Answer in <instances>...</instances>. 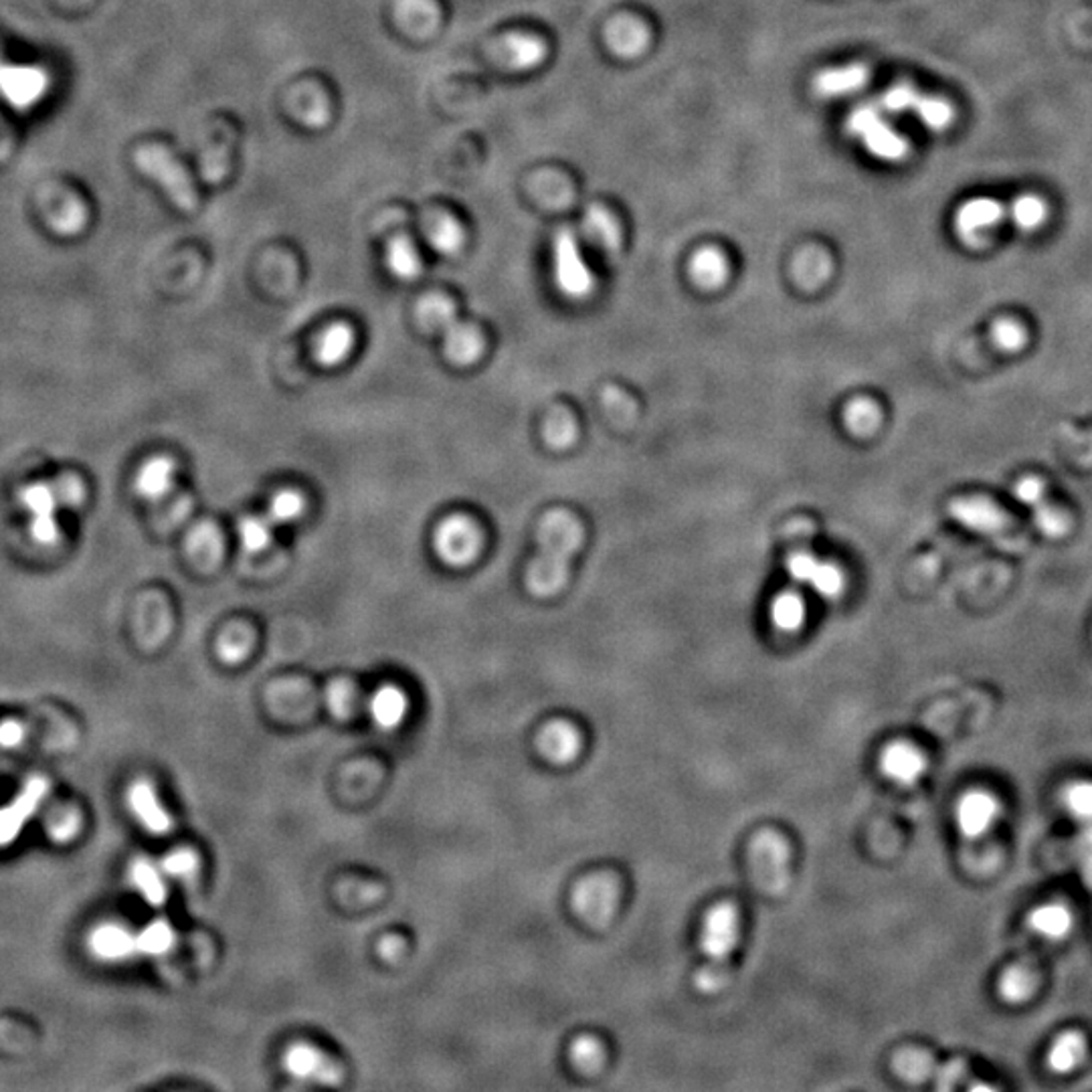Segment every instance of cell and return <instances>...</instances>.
Wrapping results in <instances>:
<instances>
[{"label": "cell", "mask_w": 1092, "mask_h": 1092, "mask_svg": "<svg viewBox=\"0 0 1092 1092\" xmlns=\"http://www.w3.org/2000/svg\"><path fill=\"white\" fill-rule=\"evenodd\" d=\"M585 531L577 516L552 510L538 527V555L527 571V585L536 597H552L569 581V564L583 545Z\"/></svg>", "instance_id": "obj_1"}, {"label": "cell", "mask_w": 1092, "mask_h": 1092, "mask_svg": "<svg viewBox=\"0 0 1092 1092\" xmlns=\"http://www.w3.org/2000/svg\"><path fill=\"white\" fill-rule=\"evenodd\" d=\"M740 943V915L733 904H719L708 913L700 931V951L707 965L696 975L702 992H716L728 978V964Z\"/></svg>", "instance_id": "obj_2"}, {"label": "cell", "mask_w": 1092, "mask_h": 1092, "mask_svg": "<svg viewBox=\"0 0 1092 1092\" xmlns=\"http://www.w3.org/2000/svg\"><path fill=\"white\" fill-rule=\"evenodd\" d=\"M419 322L443 340V353L453 365L467 367L483 353V338L478 328L460 320L450 298L432 294L418 305Z\"/></svg>", "instance_id": "obj_3"}, {"label": "cell", "mask_w": 1092, "mask_h": 1092, "mask_svg": "<svg viewBox=\"0 0 1092 1092\" xmlns=\"http://www.w3.org/2000/svg\"><path fill=\"white\" fill-rule=\"evenodd\" d=\"M948 515L961 527L997 541V545L1018 550L1024 545L1012 516L1008 515L994 500L985 496H961L948 504Z\"/></svg>", "instance_id": "obj_4"}, {"label": "cell", "mask_w": 1092, "mask_h": 1092, "mask_svg": "<svg viewBox=\"0 0 1092 1092\" xmlns=\"http://www.w3.org/2000/svg\"><path fill=\"white\" fill-rule=\"evenodd\" d=\"M134 161L142 175L161 185L162 191L168 194V199L177 205L178 209L185 210V213L194 210L196 203H199V196L194 191L193 180L166 148L142 146L140 150H136Z\"/></svg>", "instance_id": "obj_5"}, {"label": "cell", "mask_w": 1092, "mask_h": 1092, "mask_svg": "<svg viewBox=\"0 0 1092 1092\" xmlns=\"http://www.w3.org/2000/svg\"><path fill=\"white\" fill-rule=\"evenodd\" d=\"M846 129L874 159L902 162L911 152L906 138L892 128L884 120L883 113L872 106L856 108L846 122Z\"/></svg>", "instance_id": "obj_6"}, {"label": "cell", "mask_w": 1092, "mask_h": 1092, "mask_svg": "<svg viewBox=\"0 0 1092 1092\" xmlns=\"http://www.w3.org/2000/svg\"><path fill=\"white\" fill-rule=\"evenodd\" d=\"M883 108L892 113H915L916 118L934 132L951 128L955 110L947 99L925 96L911 83H897L883 96Z\"/></svg>", "instance_id": "obj_7"}, {"label": "cell", "mask_w": 1092, "mask_h": 1092, "mask_svg": "<svg viewBox=\"0 0 1092 1092\" xmlns=\"http://www.w3.org/2000/svg\"><path fill=\"white\" fill-rule=\"evenodd\" d=\"M434 548L439 561L450 567H467L482 550V532L467 516H450L434 532Z\"/></svg>", "instance_id": "obj_8"}, {"label": "cell", "mask_w": 1092, "mask_h": 1092, "mask_svg": "<svg viewBox=\"0 0 1092 1092\" xmlns=\"http://www.w3.org/2000/svg\"><path fill=\"white\" fill-rule=\"evenodd\" d=\"M552 273L557 288L569 298H587L595 288L593 272L581 254L577 237L562 231L552 247Z\"/></svg>", "instance_id": "obj_9"}, {"label": "cell", "mask_w": 1092, "mask_h": 1092, "mask_svg": "<svg viewBox=\"0 0 1092 1092\" xmlns=\"http://www.w3.org/2000/svg\"><path fill=\"white\" fill-rule=\"evenodd\" d=\"M751 870L767 892H781L789 884L788 842L775 832L756 835L751 844Z\"/></svg>", "instance_id": "obj_10"}, {"label": "cell", "mask_w": 1092, "mask_h": 1092, "mask_svg": "<svg viewBox=\"0 0 1092 1092\" xmlns=\"http://www.w3.org/2000/svg\"><path fill=\"white\" fill-rule=\"evenodd\" d=\"M577 915L591 927H605L619 906V884L599 874L578 884L573 895Z\"/></svg>", "instance_id": "obj_11"}, {"label": "cell", "mask_w": 1092, "mask_h": 1092, "mask_svg": "<svg viewBox=\"0 0 1092 1092\" xmlns=\"http://www.w3.org/2000/svg\"><path fill=\"white\" fill-rule=\"evenodd\" d=\"M47 90L45 69L35 65L4 64L0 57V94L13 108L29 110L45 97Z\"/></svg>", "instance_id": "obj_12"}, {"label": "cell", "mask_w": 1092, "mask_h": 1092, "mask_svg": "<svg viewBox=\"0 0 1092 1092\" xmlns=\"http://www.w3.org/2000/svg\"><path fill=\"white\" fill-rule=\"evenodd\" d=\"M1013 492H1015V499L1032 508L1034 522L1042 534L1050 536V538H1061L1068 532L1070 529L1068 515L1048 500L1046 483L1040 478L1024 476L1020 482H1015Z\"/></svg>", "instance_id": "obj_13"}, {"label": "cell", "mask_w": 1092, "mask_h": 1092, "mask_svg": "<svg viewBox=\"0 0 1092 1092\" xmlns=\"http://www.w3.org/2000/svg\"><path fill=\"white\" fill-rule=\"evenodd\" d=\"M23 506L31 515V532L37 543L55 545L59 541V522L55 513L59 508V500L55 488L49 483H32L21 494Z\"/></svg>", "instance_id": "obj_14"}, {"label": "cell", "mask_w": 1092, "mask_h": 1092, "mask_svg": "<svg viewBox=\"0 0 1092 1092\" xmlns=\"http://www.w3.org/2000/svg\"><path fill=\"white\" fill-rule=\"evenodd\" d=\"M49 783L41 777L31 779L15 797V802L0 809V846L13 844L23 828L31 821L37 809L47 797Z\"/></svg>", "instance_id": "obj_15"}, {"label": "cell", "mask_w": 1092, "mask_h": 1092, "mask_svg": "<svg viewBox=\"0 0 1092 1092\" xmlns=\"http://www.w3.org/2000/svg\"><path fill=\"white\" fill-rule=\"evenodd\" d=\"M999 816V802L983 789L967 791L955 807V821L965 837L978 840L987 834Z\"/></svg>", "instance_id": "obj_16"}, {"label": "cell", "mask_w": 1092, "mask_h": 1092, "mask_svg": "<svg viewBox=\"0 0 1092 1092\" xmlns=\"http://www.w3.org/2000/svg\"><path fill=\"white\" fill-rule=\"evenodd\" d=\"M284 1066L289 1075L298 1080H310L320 1084L340 1082V1066L314 1046L296 1045L288 1048L284 1056Z\"/></svg>", "instance_id": "obj_17"}, {"label": "cell", "mask_w": 1092, "mask_h": 1092, "mask_svg": "<svg viewBox=\"0 0 1092 1092\" xmlns=\"http://www.w3.org/2000/svg\"><path fill=\"white\" fill-rule=\"evenodd\" d=\"M1004 217H1006V209L999 201L989 199V196H980V199L967 201L957 209L955 229L965 242H978L981 233L999 226L1004 221Z\"/></svg>", "instance_id": "obj_18"}, {"label": "cell", "mask_w": 1092, "mask_h": 1092, "mask_svg": "<svg viewBox=\"0 0 1092 1092\" xmlns=\"http://www.w3.org/2000/svg\"><path fill=\"white\" fill-rule=\"evenodd\" d=\"M881 769L899 786H915L927 773V759L911 742H892L884 749Z\"/></svg>", "instance_id": "obj_19"}, {"label": "cell", "mask_w": 1092, "mask_h": 1092, "mask_svg": "<svg viewBox=\"0 0 1092 1092\" xmlns=\"http://www.w3.org/2000/svg\"><path fill=\"white\" fill-rule=\"evenodd\" d=\"M128 804L132 814L145 825L150 834L164 835L170 832L173 819L162 807L159 795L146 781H136L128 791Z\"/></svg>", "instance_id": "obj_20"}, {"label": "cell", "mask_w": 1092, "mask_h": 1092, "mask_svg": "<svg viewBox=\"0 0 1092 1092\" xmlns=\"http://www.w3.org/2000/svg\"><path fill=\"white\" fill-rule=\"evenodd\" d=\"M538 747H541V753L557 763V765H567V763H573L581 753V747H583V739H581V733L571 723H564V721H557V723L546 724L538 737Z\"/></svg>", "instance_id": "obj_21"}, {"label": "cell", "mask_w": 1092, "mask_h": 1092, "mask_svg": "<svg viewBox=\"0 0 1092 1092\" xmlns=\"http://www.w3.org/2000/svg\"><path fill=\"white\" fill-rule=\"evenodd\" d=\"M868 80H870V69L866 65L851 64L821 71L814 81V87L819 96L842 97L862 90Z\"/></svg>", "instance_id": "obj_22"}, {"label": "cell", "mask_w": 1092, "mask_h": 1092, "mask_svg": "<svg viewBox=\"0 0 1092 1092\" xmlns=\"http://www.w3.org/2000/svg\"><path fill=\"white\" fill-rule=\"evenodd\" d=\"M90 947L104 961H124L138 953L136 934L120 925H101L92 934Z\"/></svg>", "instance_id": "obj_23"}, {"label": "cell", "mask_w": 1092, "mask_h": 1092, "mask_svg": "<svg viewBox=\"0 0 1092 1092\" xmlns=\"http://www.w3.org/2000/svg\"><path fill=\"white\" fill-rule=\"evenodd\" d=\"M177 466L168 458H152L136 476V492L146 500H161L175 488Z\"/></svg>", "instance_id": "obj_24"}, {"label": "cell", "mask_w": 1092, "mask_h": 1092, "mask_svg": "<svg viewBox=\"0 0 1092 1092\" xmlns=\"http://www.w3.org/2000/svg\"><path fill=\"white\" fill-rule=\"evenodd\" d=\"M728 261L721 249L705 247L698 249L691 259L692 282L702 289L723 288L728 279Z\"/></svg>", "instance_id": "obj_25"}, {"label": "cell", "mask_w": 1092, "mask_h": 1092, "mask_svg": "<svg viewBox=\"0 0 1092 1092\" xmlns=\"http://www.w3.org/2000/svg\"><path fill=\"white\" fill-rule=\"evenodd\" d=\"M1087 1056V1040L1080 1032L1068 1029L1061 1034L1054 1045L1050 1046L1046 1064L1056 1075H1068L1080 1066V1062Z\"/></svg>", "instance_id": "obj_26"}, {"label": "cell", "mask_w": 1092, "mask_h": 1092, "mask_svg": "<svg viewBox=\"0 0 1092 1092\" xmlns=\"http://www.w3.org/2000/svg\"><path fill=\"white\" fill-rule=\"evenodd\" d=\"M1029 927L1048 941H1061L1073 931V913L1062 902H1046L1029 913Z\"/></svg>", "instance_id": "obj_27"}, {"label": "cell", "mask_w": 1092, "mask_h": 1092, "mask_svg": "<svg viewBox=\"0 0 1092 1092\" xmlns=\"http://www.w3.org/2000/svg\"><path fill=\"white\" fill-rule=\"evenodd\" d=\"M369 708L370 716L374 723L385 731H393V728L401 726L405 721L407 710H409V700H407L405 692L399 691L397 686H383L372 694Z\"/></svg>", "instance_id": "obj_28"}, {"label": "cell", "mask_w": 1092, "mask_h": 1092, "mask_svg": "<svg viewBox=\"0 0 1092 1092\" xmlns=\"http://www.w3.org/2000/svg\"><path fill=\"white\" fill-rule=\"evenodd\" d=\"M187 550L196 564L210 569L223 557V536L210 522L196 524L187 536Z\"/></svg>", "instance_id": "obj_29"}, {"label": "cell", "mask_w": 1092, "mask_h": 1092, "mask_svg": "<svg viewBox=\"0 0 1092 1092\" xmlns=\"http://www.w3.org/2000/svg\"><path fill=\"white\" fill-rule=\"evenodd\" d=\"M354 346V330L349 324H332L320 338L316 346V358L322 367H338L344 363Z\"/></svg>", "instance_id": "obj_30"}, {"label": "cell", "mask_w": 1092, "mask_h": 1092, "mask_svg": "<svg viewBox=\"0 0 1092 1092\" xmlns=\"http://www.w3.org/2000/svg\"><path fill=\"white\" fill-rule=\"evenodd\" d=\"M545 43L529 35H510L500 45V57H504L516 69H529L545 59Z\"/></svg>", "instance_id": "obj_31"}, {"label": "cell", "mask_w": 1092, "mask_h": 1092, "mask_svg": "<svg viewBox=\"0 0 1092 1092\" xmlns=\"http://www.w3.org/2000/svg\"><path fill=\"white\" fill-rule=\"evenodd\" d=\"M385 261L388 272L402 282H411V279L419 277L421 268H423L415 245L402 235H397L388 242Z\"/></svg>", "instance_id": "obj_32"}, {"label": "cell", "mask_w": 1092, "mask_h": 1092, "mask_svg": "<svg viewBox=\"0 0 1092 1092\" xmlns=\"http://www.w3.org/2000/svg\"><path fill=\"white\" fill-rule=\"evenodd\" d=\"M844 423L851 435L868 437L878 432L883 423V411L878 402L868 397H856L844 409Z\"/></svg>", "instance_id": "obj_33"}, {"label": "cell", "mask_w": 1092, "mask_h": 1092, "mask_svg": "<svg viewBox=\"0 0 1092 1092\" xmlns=\"http://www.w3.org/2000/svg\"><path fill=\"white\" fill-rule=\"evenodd\" d=\"M807 617L804 597L797 591H783L773 599L772 622L783 633L800 631Z\"/></svg>", "instance_id": "obj_34"}, {"label": "cell", "mask_w": 1092, "mask_h": 1092, "mask_svg": "<svg viewBox=\"0 0 1092 1092\" xmlns=\"http://www.w3.org/2000/svg\"><path fill=\"white\" fill-rule=\"evenodd\" d=\"M132 884L142 895V899L152 906H162L166 902V884L161 870L148 860H136L129 870Z\"/></svg>", "instance_id": "obj_35"}, {"label": "cell", "mask_w": 1092, "mask_h": 1092, "mask_svg": "<svg viewBox=\"0 0 1092 1092\" xmlns=\"http://www.w3.org/2000/svg\"><path fill=\"white\" fill-rule=\"evenodd\" d=\"M273 531L275 527L268 516H245L237 527L243 550L247 555H259L268 550L273 543Z\"/></svg>", "instance_id": "obj_36"}, {"label": "cell", "mask_w": 1092, "mask_h": 1092, "mask_svg": "<svg viewBox=\"0 0 1092 1092\" xmlns=\"http://www.w3.org/2000/svg\"><path fill=\"white\" fill-rule=\"evenodd\" d=\"M138 953L148 957H162L177 945V931L166 920H154L136 932Z\"/></svg>", "instance_id": "obj_37"}, {"label": "cell", "mask_w": 1092, "mask_h": 1092, "mask_svg": "<svg viewBox=\"0 0 1092 1092\" xmlns=\"http://www.w3.org/2000/svg\"><path fill=\"white\" fill-rule=\"evenodd\" d=\"M1013 223L1024 229V231H1034L1038 227L1042 226L1048 217V205H1046L1045 199H1040L1038 194H1020L1012 203Z\"/></svg>", "instance_id": "obj_38"}, {"label": "cell", "mask_w": 1092, "mask_h": 1092, "mask_svg": "<svg viewBox=\"0 0 1092 1092\" xmlns=\"http://www.w3.org/2000/svg\"><path fill=\"white\" fill-rule=\"evenodd\" d=\"M645 41H647V35H645L642 23H638V21L624 18L619 23H613V27H611L610 45L619 55H633V53L642 51Z\"/></svg>", "instance_id": "obj_39"}, {"label": "cell", "mask_w": 1092, "mask_h": 1092, "mask_svg": "<svg viewBox=\"0 0 1092 1092\" xmlns=\"http://www.w3.org/2000/svg\"><path fill=\"white\" fill-rule=\"evenodd\" d=\"M305 500L300 492H294V490H284V492H277L270 502V508H268V518L272 520L273 527H288L291 522H296L298 518L304 516Z\"/></svg>", "instance_id": "obj_40"}, {"label": "cell", "mask_w": 1092, "mask_h": 1092, "mask_svg": "<svg viewBox=\"0 0 1092 1092\" xmlns=\"http://www.w3.org/2000/svg\"><path fill=\"white\" fill-rule=\"evenodd\" d=\"M1034 985H1036V981L1028 969L1022 965H1015L1001 975L999 996L1004 997L1008 1004H1022L1032 996Z\"/></svg>", "instance_id": "obj_41"}, {"label": "cell", "mask_w": 1092, "mask_h": 1092, "mask_svg": "<svg viewBox=\"0 0 1092 1092\" xmlns=\"http://www.w3.org/2000/svg\"><path fill=\"white\" fill-rule=\"evenodd\" d=\"M429 242L443 256H453L464 245V229L451 217H439L429 227Z\"/></svg>", "instance_id": "obj_42"}, {"label": "cell", "mask_w": 1092, "mask_h": 1092, "mask_svg": "<svg viewBox=\"0 0 1092 1092\" xmlns=\"http://www.w3.org/2000/svg\"><path fill=\"white\" fill-rule=\"evenodd\" d=\"M545 439L552 448H569L577 439V421L569 411H555L545 423Z\"/></svg>", "instance_id": "obj_43"}, {"label": "cell", "mask_w": 1092, "mask_h": 1092, "mask_svg": "<svg viewBox=\"0 0 1092 1092\" xmlns=\"http://www.w3.org/2000/svg\"><path fill=\"white\" fill-rule=\"evenodd\" d=\"M844 585H846V577H844L842 569L835 562L830 561L819 562L818 571L809 581V587L825 599H837L840 595L844 593Z\"/></svg>", "instance_id": "obj_44"}, {"label": "cell", "mask_w": 1092, "mask_h": 1092, "mask_svg": "<svg viewBox=\"0 0 1092 1092\" xmlns=\"http://www.w3.org/2000/svg\"><path fill=\"white\" fill-rule=\"evenodd\" d=\"M571 1059L578 1070L595 1073L605 1062V1048L591 1036H581L571 1046Z\"/></svg>", "instance_id": "obj_45"}, {"label": "cell", "mask_w": 1092, "mask_h": 1092, "mask_svg": "<svg viewBox=\"0 0 1092 1092\" xmlns=\"http://www.w3.org/2000/svg\"><path fill=\"white\" fill-rule=\"evenodd\" d=\"M895 1066H897L900 1077L906 1078L911 1082H923V1080L931 1077L932 1070H934L931 1056L925 1054V1052H920V1050H906V1052H902V1054L897 1056Z\"/></svg>", "instance_id": "obj_46"}, {"label": "cell", "mask_w": 1092, "mask_h": 1092, "mask_svg": "<svg viewBox=\"0 0 1092 1092\" xmlns=\"http://www.w3.org/2000/svg\"><path fill=\"white\" fill-rule=\"evenodd\" d=\"M992 337H994V342L999 351L1015 353L1026 344L1028 332L1020 322L1013 320V318H999L992 328Z\"/></svg>", "instance_id": "obj_47"}, {"label": "cell", "mask_w": 1092, "mask_h": 1092, "mask_svg": "<svg viewBox=\"0 0 1092 1092\" xmlns=\"http://www.w3.org/2000/svg\"><path fill=\"white\" fill-rule=\"evenodd\" d=\"M819 562L814 552H809L804 545L793 548L789 552L788 557V571L791 578L797 583V585H809V581L814 577V573L818 571Z\"/></svg>", "instance_id": "obj_48"}, {"label": "cell", "mask_w": 1092, "mask_h": 1092, "mask_svg": "<svg viewBox=\"0 0 1092 1092\" xmlns=\"http://www.w3.org/2000/svg\"><path fill=\"white\" fill-rule=\"evenodd\" d=\"M1064 805L1075 818L1092 821V781H1077L1066 789Z\"/></svg>", "instance_id": "obj_49"}, {"label": "cell", "mask_w": 1092, "mask_h": 1092, "mask_svg": "<svg viewBox=\"0 0 1092 1092\" xmlns=\"http://www.w3.org/2000/svg\"><path fill=\"white\" fill-rule=\"evenodd\" d=\"M196 870H199L196 854L191 850H185V848L168 854L164 858V862H162V872L168 874V876H173V878H180V881H189L191 876H194Z\"/></svg>", "instance_id": "obj_50"}, {"label": "cell", "mask_w": 1092, "mask_h": 1092, "mask_svg": "<svg viewBox=\"0 0 1092 1092\" xmlns=\"http://www.w3.org/2000/svg\"><path fill=\"white\" fill-rule=\"evenodd\" d=\"M589 233L611 251L617 249V245H619V233L615 229V223L611 221L610 215H605V213L593 210V215H589Z\"/></svg>", "instance_id": "obj_51"}, {"label": "cell", "mask_w": 1092, "mask_h": 1092, "mask_svg": "<svg viewBox=\"0 0 1092 1092\" xmlns=\"http://www.w3.org/2000/svg\"><path fill=\"white\" fill-rule=\"evenodd\" d=\"M965 1077H967V1062L964 1059H953L947 1064H943L941 1068H937V1073H934L937 1089H941V1091L955 1089Z\"/></svg>", "instance_id": "obj_52"}, {"label": "cell", "mask_w": 1092, "mask_h": 1092, "mask_svg": "<svg viewBox=\"0 0 1092 1092\" xmlns=\"http://www.w3.org/2000/svg\"><path fill=\"white\" fill-rule=\"evenodd\" d=\"M53 488H55V494L59 500V506H67V508L80 506L81 500H83V486L78 478L65 476L53 483Z\"/></svg>", "instance_id": "obj_53"}, {"label": "cell", "mask_w": 1092, "mask_h": 1092, "mask_svg": "<svg viewBox=\"0 0 1092 1092\" xmlns=\"http://www.w3.org/2000/svg\"><path fill=\"white\" fill-rule=\"evenodd\" d=\"M240 633H242V629L237 627V629H233V631H231V636H226V638L221 640V656H223V659H227V661H237V659H242L243 656H245V652L249 650V645H251L249 633H247V631H243V636H240Z\"/></svg>", "instance_id": "obj_54"}, {"label": "cell", "mask_w": 1092, "mask_h": 1092, "mask_svg": "<svg viewBox=\"0 0 1092 1092\" xmlns=\"http://www.w3.org/2000/svg\"><path fill=\"white\" fill-rule=\"evenodd\" d=\"M825 275H828V261L819 254L802 259V265H800V282L802 284L816 286Z\"/></svg>", "instance_id": "obj_55"}, {"label": "cell", "mask_w": 1092, "mask_h": 1092, "mask_svg": "<svg viewBox=\"0 0 1092 1092\" xmlns=\"http://www.w3.org/2000/svg\"><path fill=\"white\" fill-rule=\"evenodd\" d=\"M76 823H78L76 816H71V814L69 816H62V818L55 821V825L51 828V832H53L55 837L64 840V837L76 834Z\"/></svg>", "instance_id": "obj_56"}, {"label": "cell", "mask_w": 1092, "mask_h": 1092, "mask_svg": "<svg viewBox=\"0 0 1092 1092\" xmlns=\"http://www.w3.org/2000/svg\"><path fill=\"white\" fill-rule=\"evenodd\" d=\"M21 737H23V728H21L18 724L6 723L0 726V742H2L4 747L16 745V742L21 740Z\"/></svg>", "instance_id": "obj_57"}]
</instances>
